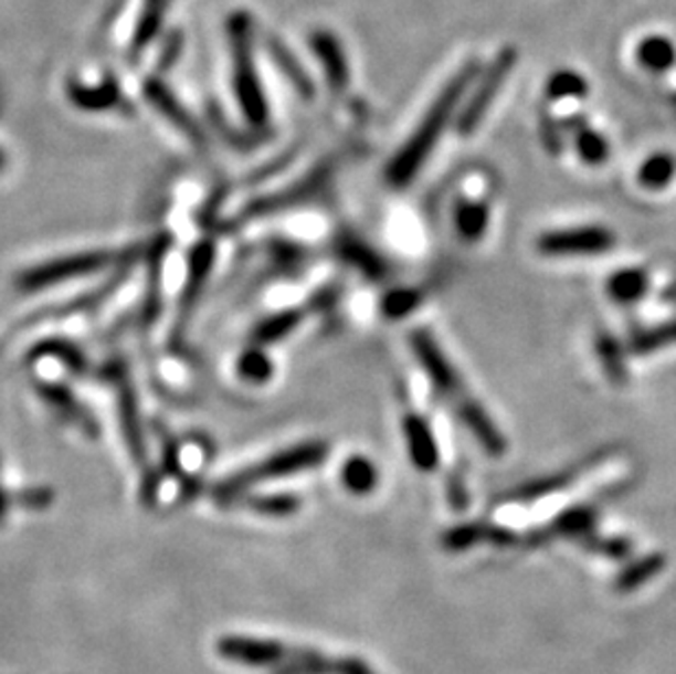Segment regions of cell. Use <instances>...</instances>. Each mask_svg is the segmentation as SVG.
Segmentation results:
<instances>
[{"mask_svg":"<svg viewBox=\"0 0 676 674\" xmlns=\"http://www.w3.org/2000/svg\"><path fill=\"white\" fill-rule=\"evenodd\" d=\"M468 75H471V71H464L451 82L450 86L441 93V97L434 102L430 113L425 114L419 129L410 136L405 147L392 158V162L385 171L388 182L392 187H408L412 182V178L416 176V171L423 167V162L432 154L436 140L441 138L445 125L450 123V116L455 110V106H457V102H460V97H462V93L468 84Z\"/></svg>","mask_w":676,"mask_h":674,"instance_id":"obj_1","label":"cell"},{"mask_svg":"<svg viewBox=\"0 0 676 674\" xmlns=\"http://www.w3.org/2000/svg\"><path fill=\"white\" fill-rule=\"evenodd\" d=\"M230 51H232V84L241 113L254 125L267 123V102L258 82L252 57V18L245 11H236L228 20Z\"/></svg>","mask_w":676,"mask_h":674,"instance_id":"obj_2","label":"cell"},{"mask_svg":"<svg viewBox=\"0 0 676 674\" xmlns=\"http://www.w3.org/2000/svg\"><path fill=\"white\" fill-rule=\"evenodd\" d=\"M327 445L325 443H307L300 447H292V450L281 451L267 460H263L261 464H254L241 473H236L234 477H230L220 486V497L222 499H234L239 497L243 491L267 482V480H276L283 475H292L298 471H307L311 466H318L325 457H327Z\"/></svg>","mask_w":676,"mask_h":674,"instance_id":"obj_3","label":"cell"},{"mask_svg":"<svg viewBox=\"0 0 676 674\" xmlns=\"http://www.w3.org/2000/svg\"><path fill=\"white\" fill-rule=\"evenodd\" d=\"M110 263H113V254H108V252L71 254V256H62V259H55V261H49V263H42V265L33 267V270L22 272L18 276V285L24 292L44 289V287L64 283L68 278L95 274Z\"/></svg>","mask_w":676,"mask_h":674,"instance_id":"obj_4","label":"cell"},{"mask_svg":"<svg viewBox=\"0 0 676 674\" xmlns=\"http://www.w3.org/2000/svg\"><path fill=\"white\" fill-rule=\"evenodd\" d=\"M218 653L225 662L247 666V668H270L281 666L289 653L283 642L247 635H225L218 642Z\"/></svg>","mask_w":676,"mask_h":674,"instance_id":"obj_5","label":"cell"},{"mask_svg":"<svg viewBox=\"0 0 676 674\" xmlns=\"http://www.w3.org/2000/svg\"><path fill=\"white\" fill-rule=\"evenodd\" d=\"M615 239L604 228L552 230L539 239V252L548 256H591L613 248Z\"/></svg>","mask_w":676,"mask_h":674,"instance_id":"obj_6","label":"cell"},{"mask_svg":"<svg viewBox=\"0 0 676 674\" xmlns=\"http://www.w3.org/2000/svg\"><path fill=\"white\" fill-rule=\"evenodd\" d=\"M412 346L416 350V357L421 359L423 368L432 377V381L443 390V392H457L460 390V379L455 368L451 366L450 359L441 350V346L432 339L425 331H416L412 336Z\"/></svg>","mask_w":676,"mask_h":674,"instance_id":"obj_7","label":"cell"},{"mask_svg":"<svg viewBox=\"0 0 676 674\" xmlns=\"http://www.w3.org/2000/svg\"><path fill=\"white\" fill-rule=\"evenodd\" d=\"M145 97L147 102L162 114L167 120H171L184 136L193 138V140H202V129L198 127L196 118L184 110V106L169 93V88L158 82V80H149L145 84Z\"/></svg>","mask_w":676,"mask_h":674,"instance_id":"obj_8","label":"cell"},{"mask_svg":"<svg viewBox=\"0 0 676 674\" xmlns=\"http://www.w3.org/2000/svg\"><path fill=\"white\" fill-rule=\"evenodd\" d=\"M311 49L316 51L325 69L329 86L341 93L350 82V69H348V62H346V55H344L338 38L331 31H316L311 35Z\"/></svg>","mask_w":676,"mask_h":674,"instance_id":"obj_9","label":"cell"},{"mask_svg":"<svg viewBox=\"0 0 676 674\" xmlns=\"http://www.w3.org/2000/svg\"><path fill=\"white\" fill-rule=\"evenodd\" d=\"M68 99L73 106H77L84 113H108L113 108L120 106V91L116 86L113 77L97 84V86H86L80 82L68 84Z\"/></svg>","mask_w":676,"mask_h":674,"instance_id":"obj_10","label":"cell"},{"mask_svg":"<svg viewBox=\"0 0 676 674\" xmlns=\"http://www.w3.org/2000/svg\"><path fill=\"white\" fill-rule=\"evenodd\" d=\"M510 64H513V53H506V55L499 57V62L495 64L493 73H490L488 80L479 86L477 95H475L473 102L468 104V110L462 116V120H460V129H462V131L475 129V125L479 123L482 114L486 113V108L493 104V99H495V95H497V88H499L501 82H504V75H508V71H510Z\"/></svg>","mask_w":676,"mask_h":674,"instance_id":"obj_11","label":"cell"},{"mask_svg":"<svg viewBox=\"0 0 676 674\" xmlns=\"http://www.w3.org/2000/svg\"><path fill=\"white\" fill-rule=\"evenodd\" d=\"M460 417L464 421V425L473 432V436L477 439V443L493 453V455H501L506 451V441L499 434V430L495 428V423L490 421V417L482 410L479 403L466 399L460 403Z\"/></svg>","mask_w":676,"mask_h":674,"instance_id":"obj_12","label":"cell"},{"mask_svg":"<svg viewBox=\"0 0 676 674\" xmlns=\"http://www.w3.org/2000/svg\"><path fill=\"white\" fill-rule=\"evenodd\" d=\"M405 436L408 447L414 464L423 471H432L439 466V445L430 430V425L421 417H408L405 419Z\"/></svg>","mask_w":676,"mask_h":674,"instance_id":"obj_13","label":"cell"},{"mask_svg":"<svg viewBox=\"0 0 676 674\" xmlns=\"http://www.w3.org/2000/svg\"><path fill=\"white\" fill-rule=\"evenodd\" d=\"M593 522H595V515L591 508H573V510H567L563 513L546 533H539L532 541L539 544L543 539H550V537H571V539H587V548L593 544Z\"/></svg>","mask_w":676,"mask_h":674,"instance_id":"obj_14","label":"cell"},{"mask_svg":"<svg viewBox=\"0 0 676 674\" xmlns=\"http://www.w3.org/2000/svg\"><path fill=\"white\" fill-rule=\"evenodd\" d=\"M495 544V546H506L513 541V533L506 528H493V526H482V524H473V526H460L455 530H450L445 535V546L447 550H468L477 544Z\"/></svg>","mask_w":676,"mask_h":674,"instance_id":"obj_15","label":"cell"},{"mask_svg":"<svg viewBox=\"0 0 676 674\" xmlns=\"http://www.w3.org/2000/svg\"><path fill=\"white\" fill-rule=\"evenodd\" d=\"M339 660H331L320 651L289 649L285 662L270 674H338Z\"/></svg>","mask_w":676,"mask_h":674,"instance_id":"obj_16","label":"cell"},{"mask_svg":"<svg viewBox=\"0 0 676 674\" xmlns=\"http://www.w3.org/2000/svg\"><path fill=\"white\" fill-rule=\"evenodd\" d=\"M267 49H270V55L276 62V66L287 75V80L296 86V91L303 97H311L314 95V84H311L307 71L303 69V64L292 55V51L278 38H270Z\"/></svg>","mask_w":676,"mask_h":674,"instance_id":"obj_17","label":"cell"},{"mask_svg":"<svg viewBox=\"0 0 676 674\" xmlns=\"http://www.w3.org/2000/svg\"><path fill=\"white\" fill-rule=\"evenodd\" d=\"M171 0H145L142 13L138 18V27L134 33V51H142L160 31L165 22V13L169 9Z\"/></svg>","mask_w":676,"mask_h":674,"instance_id":"obj_18","label":"cell"},{"mask_svg":"<svg viewBox=\"0 0 676 674\" xmlns=\"http://www.w3.org/2000/svg\"><path fill=\"white\" fill-rule=\"evenodd\" d=\"M341 482L355 495H366L377 486V468L368 457L355 455L341 466Z\"/></svg>","mask_w":676,"mask_h":674,"instance_id":"obj_19","label":"cell"},{"mask_svg":"<svg viewBox=\"0 0 676 674\" xmlns=\"http://www.w3.org/2000/svg\"><path fill=\"white\" fill-rule=\"evenodd\" d=\"M675 44L664 35L646 38L637 49V60L642 62V66L655 73L668 71L675 64Z\"/></svg>","mask_w":676,"mask_h":674,"instance_id":"obj_20","label":"cell"},{"mask_svg":"<svg viewBox=\"0 0 676 674\" xmlns=\"http://www.w3.org/2000/svg\"><path fill=\"white\" fill-rule=\"evenodd\" d=\"M666 565V559L662 555H651L642 561L633 562L629 567H624L617 578H615V589L626 593V591H635L637 587H642L644 582H648L651 578H655Z\"/></svg>","mask_w":676,"mask_h":674,"instance_id":"obj_21","label":"cell"},{"mask_svg":"<svg viewBox=\"0 0 676 674\" xmlns=\"http://www.w3.org/2000/svg\"><path fill=\"white\" fill-rule=\"evenodd\" d=\"M609 294L620 303H633L648 289V276L642 270H622L609 278Z\"/></svg>","mask_w":676,"mask_h":674,"instance_id":"obj_22","label":"cell"},{"mask_svg":"<svg viewBox=\"0 0 676 674\" xmlns=\"http://www.w3.org/2000/svg\"><path fill=\"white\" fill-rule=\"evenodd\" d=\"M339 254H341L348 263H352L357 270H361L363 274H368V276H381V274H385L383 261H381L368 245H363V243L357 241V239H350V236L341 239V243H339Z\"/></svg>","mask_w":676,"mask_h":674,"instance_id":"obj_23","label":"cell"},{"mask_svg":"<svg viewBox=\"0 0 676 674\" xmlns=\"http://www.w3.org/2000/svg\"><path fill=\"white\" fill-rule=\"evenodd\" d=\"M675 158L668 154H657L642 165L640 185L646 189H664L675 178Z\"/></svg>","mask_w":676,"mask_h":674,"instance_id":"obj_24","label":"cell"},{"mask_svg":"<svg viewBox=\"0 0 676 674\" xmlns=\"http://www.w3.org/2000/svg\"><path fill=\"white\" fill-rule=\"evenodd\" d=\"M455 225L464 239H479L488 225L486 207L477 202H460L455 209Z\"/></svg>","mask_w":676,"mask_h":674,"instance_id":"obj_25","label":"cell"},{"mask_svg":"<svg viewBox=\"0 0 676 674\" xmlns=\"http://www.w3.org/2000/svg\"><path fill=\"white\" fill-rule=\"evenodd\" d=\"M300 314L298 312H283L272 318H267L263 325L254 329V341L258 344H272L285 336H289L298 325H300Z\"/></svg>","mask_w":676,"mask_h":674,"instance_id":"obj_26","label":"cell"},{"mask_svg":"<svg viewBox=\"0 0 676 674\" xmlns=\"http://www.w3.org/2000/svg\"><path fill=\"white\" fill-rule=\"evenodd\" d=\"M42 397L46 399L49 406H55L60 412H64L66 417H71L73 421L82 423V428L91 430L93 428V421L88 419V414H84V410H80V406L75 403V399L64 390V388H57V386H46L40 390Z\"/></svg>","mask_w":676,"mask_h":674,"instance_id":"obj_27","label":"cell"},{"mask_svg":"<svg viewBox=\"0 0 676 674\" xmlns=\"http://www.w3.org/2000/svg\"><path fill=\"white\" fill-rule=\"evenodd\" d=\"M673 344H676V320L640 334L633 339L631 348L640 355H646V352H653V350H659V348H666V346H673Z\"/></svg>","mask_w":676,"mask_h":674,"instance_id":"obj_28","label":"cell"},{"mask_svg":"<svg viewBox=\"0 0 676 674\" xmlns=\"http://www.w3.org/2000/svg\"><path fill=\"white\" fill-rule=\"evenodd\" d=\"M300 502L294 495H270V497H254L250 499V508L258 515L270 517H287L298 510Z\"/></svg>","mask_w":676,"mask_h":674,"instance_id":"obj_29","label":"cell"},{"mask_svg":"<svg viewBox=\"0 0 676 674\" xmlns=\"http://www.w3.org/2000/svg\"><path fill=\"white\" fill-rule=\"evenodd\" d=\"M548 93L552 99H580L587 93V82L578 73L563 71L550 80Z\"/></svg>","mask_w":676,"mask_h":674,"instance_id":"obj_30","label":"cell"},{"mask_svg":"<svg viewBox=\"0 0 676 674\" xmlns=\"http://www.w3.org/2000/svg\"><path fill=\"white\" fill-rule=\"evenodd\" d=\"M421 303V294L416 289H394L383 298V314L388 318H401L408 316L412 309H416Z\"/></svg>","mask_w":676,"mask_h":674,"instance_id":"obj_31","label":"cell"},{"mask_svg":"<svg viewBox=\"0 0 676 674\" xmlns=\"http://www.w3.org/2000/svg\"><path fill=\"white\" fill-rule=\"evenodd\" d=\"M239 372L247 381H267L272 377V361L261 350H247L239 359Z\"/></svg>","mask_w":676,"mask_h":674,"instance_id":"obj_32","label":"cell"},{"mask_svg":"<svg viewBox=\"0 0 676 674\" xmlns=\"http://www.w3.org/2000/svg\"><path fill=\"white\" fill-rule=\"evenodd\" d=\"M575 147L580 151V156L589 162V165H600L606 156H609V145L606 140L593 131V129H582L578 134V140H575Z\"/></svg>","mask_w":676,"mask_h":674,"instance_id":"obj_33","label":"cell"},{"mask_svg":"<svg viewBox=\"0 0 676 674\" xmlns=\"http://www.w3.org/2000/svg\"><path fill=\"white\" fill-rule=\"evenodd\" d=\"M598 348H600V357H602L609 375L615 377V379H622L624 368H622V357H620V350H617L615 341L613 339H602Z\"/></svg>","mask_w":676,"mask_h":674,"instance_id":"obj_34","label":"cell"},{"mask_svg":"<svg viewBox=\"0 0 676 674\" xmlns=\"http://www.w3.org/2000/svg\"><path fill=\"white\" fill-rule=\"evenodd\" d=\"M338 674H374L372 673V668L366 664V662H361V660H357V657H344V660H339V668Z\"/></svg>","mask_w":676,"mask_h":674,"instance_id":"obj_35","label":"cell"},{"mask_svg":"<svg viewBox=\"0 0 676 674\" xmlns=\"http://www.w3.org/2000/svg\"><path fill=\"white\" fill-rule=\"evenodd\" d=\"M4 515H7V497H4V493H2V486H0V524H2Z\"/></svg>","mask_w":676,"mask_h":674,"instance_id":"obj_36","label":"cell"},{"mask_svg":"<svg viewBox=\"0 0 676 674\" xmlns=\"http://www.w3.org/2000/svg\"><path fill=\"white\" fill-rule=\"evenodd\" d=\"M4 167V154H2V149H0V169Z\"/></svg>","mask_w":676,"mask_h":674,"instance_id":"obj_37","label":"cell"}]
</instances>
